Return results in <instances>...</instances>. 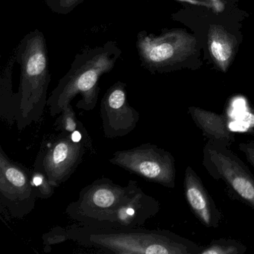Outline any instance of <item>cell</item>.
<instances>
[{"instance_id":"obj_1","label":"cell","mask_w":254,"mask_h":254,"mask_svg":"<svg viewBox=\"0 0 254 254\" xmlns=\"http://www.w3.org/2000/svg\"><path fill=\"white\" fill-rule=\"evenodd\" d=\"M160 209L158 200L137 181L130 180L123 187L102 177L84 187L65 212L75 222L90 227L135 228L144 227Z\"/></svg>"},{"instance_id":"obj_2","label":"cell","mask_w":254,"mask_h":254,"mask_svg":"<svg viewBox=\"0 0 254 254\" xmlns=\"http://www.w3.org/2000/svg\"><path fill=\"white\" fill-rule=\"evenodd\" d=\"M66 240L116 254H198L202 247L167 230L103 228L72 224L65 228Z\"/></svg>"},{"instance_id":"obj_3","label":"cell","mask_w":254,"mask_h":254,"mask_svg":"<svg viewBox=\"0 0 254 254\" xmlns=\"http://www.w3.org/2000/svg\"><path fill=\"white\" fill-rule=\"evenodd\" d=\"M121 55V49L114 41L77 54L70 69L49 96L47 107L50 115H59L78 95L81 99L77 102V108L93 111L99 99V78L114 69Z\"/></svg>"},{"instance_id":"obj_4","label":"cell","mask_w":254,"mask_h":254,"mask_svg":"<svg viewBox=\"0 0 254 254\" xmlns=\"http://www.w3.org/2000/svg\"><path fill=\"white\" fill-rule=\"evenodd\" d=\"M20 66L18 92L14 94L15 123L23 130L42 118L47 106V92L51 81L45 37L36 29L28 33L16 50Z\"/></svg>"},{"instance_id":"obj_5","label":"cell","mask_w":254,"mask_h":254,"mask_svg":"<svg viewBox=\"0 0 254 254\" xmlns=\"http://www.w3.org/2000/svg\"><path fill=\"white\" fill-rule=\"evenodd\" d=\"M90 151H93V141L79 134L61 132L54 139L41 144L33 170L44 174L57 188L72 176Z\"/></svg>"},{"instance_id":"obj_6","label":"cell","mask_w":254,"mask_h":254,"mask_svg":"<svg viewBox=\"0 0 254 254\" xmlns=\"http://www.w3.org/2000/svg\"><path fill=\"white\" fill-rule=\"evenodd\" d=\"M229 145L209 139L203 150V166L214 179L254 209V175Z\"/></svg>"},{"instance_id":"obj_7","label":"cell","mask_w":254,"mask_h":254,"mask_svg":"<svg viewBox=\"0 0 254 254\" xmlns=\"http://www.w3.org/2000/svg\"><path fill=\"white\" fill-rule=\"evenodd\" d=\"M108 161L146 181L166 188L175 187V157L154 144L144 143L130 149L115 151Z\"/></svg>"},{"instance_id":"obj_8","label":"cell","mask_w":254,"mask_h":254,"mask_svg":"<svg viewBox=\"0 0 254 254\" xmlns=\"http://www.w3.org/2000/svg\"><path fill=\"white\" fill-rule=\"evenodd\" d=\"M38 199L32 171L11 160L0 146V206L10 216L23 219Z\"/></svg>"},{"instance_id":"obj_9","label":"cell","mask_w":254,"mask_h":254,"mask_svg":"<svg viewBox=\"0 0 254 254\" xmlns=\"http://www.w3.org/2000/svg\"><path fill=\"white\" fill-rule=\"evenodd\" d=\"M196 39L184 30H171L156 36L141 31L136 49L142 66L151 72L184 61L195 51Z\"/></svg>"},{"instance_id":"obj_10","label":"cell","mask_w":254,"mask_h":254,"mask_svg":"<svg viewBox=\"0 0 254 254\" xmlns=\"http://www.w3.org/2000/svg\"><path fill=\"white\" fill-rule=\"evenodd\" d=\"M126 83L117 81L104 95L100 115L104 135L108 139L131 133L139 121V114L127 102Z\"/></svg>"},{"instance_id":"obj_11","label":"cell","mask_w":254,"mask_h":254,"mask_svg":"<svg viewBox=\"0 0 254 254\" xmlns=\"http://www.w3.org/2000/svg\"><path fill=\"white\" fill-rule=\"evenodd\" d=\"M184 185L187 203L196 218L205 227H218L221 218V212L201 179L191 166L186 169Z\"/></svg>"},{"instance_id":"obj_12","label":"cell","mask_w":254,"mask_h":254,"mask_svg":"<svg viewBox=\"0 0 254 254\" xmlns=\"http://www.w3.org/2000/svg\"><path fill=\"white\" fill-rule=\"evenodd\" d=\"M189 113L203 135L209 139L223 142L230 146L236 141L234 133L228 127L224 114H218L197 107H190Z\"/></svg>"},{"instance_id":"obj_13","label":"cell","mask_w":254,"mask_h":254,"mask_svg":"<svg viewBox=\"0 0 254 254\" xmlns=\"http://www.w3.org/2000/svg\"><path fill=\"white\" fill-rule=\"evenodd\" d=\"M236 41L220 26H211L208 33V47L211 57L216 64L225 72L233 61L236 51Z\"/></svg>"},{"instance_id":"obj_14","label":"cell","mask_w":254,"mask_h":254,"mask_svg":"<svg viewBox=\"0 0 254 254\" xmlns=\"http://www.w3.org/2000/svg\"><path fill=\"white\" fill-rule=\"evenodd\" d=\"M15 55L8 61L1 75L0 87V116L10 126L15 123L14 94L12 91V69L15 62Z\"/></svg>"},{"instance_id":"obj_15","label":"cell","mask_w":254,"mask_h":254,"mask_svg":"<svg viewBox=\"0 0 254 254\" xmlns=\"http://www.w3.org/2000/svg\"><path fill=\"white\" fill-rule=\"evenodd\" d=\"M56 131L79 134L89 141H92L91 137L84 127V123H81L76 117L75 111L72 105L69 104L62 110L59 117L56 119L54 123Z\"/></svg>"},{"instance_id":"obj_16","label":"cell","mask_w":254,"mask_h":254,"mask_svg":"<svg viewBox=\"0 0 254 254\" xmlns=\"http://www.w3.org/2000/svg\"><path fill=\"white\" fill-rule=\"evenodd\" d=\"M247 249L243 244L234 239H219L202 248L198 254H242Z\"/></svg>"},{"instance_id":"obj_17","label":"cell","mask_w":254,"mask_h":254,"mask_svg":"<svg viewBox=\"0 0 254 254\" xmlns=\"http://www.w3.org/2000/svg\"><path fill=\"white\" fill-rule=\"evenodd\" d=\"M33 181L38 191V198L47 199L52 197L55 192V187L49 182L48 179L44 174L32 170Z\"/></svg>"},{"instance_id":"obj_18","label":"cell","mask_w":254,"mask_h":254,"mask_svg":"<svg viewBox=\"0 0 254 254\" xmlns=\"http://www.w3.org/2000/svg\"><path fill=\"white\" fill-rule=\"evenodd\" d=\"M84 0H46L48 8L58 14H69L73 11Z\"/></svg>"},{"instance_id":"obj_19","label":"cell","mask_w":254,"mask_h":254,"mask_svg":"<svg viewBox=\"0 0 254 254\" xmlns=\"http://www.w3.org/2000/svg\"><path fill=\"white\" fill-rule=\"evenodd\" d=\"M42 239L46 248L47 247L50 248L52 245H57L67 241L65 235V228L61 227H55L48 233H45L42 236Z\"/></svg>"},{"instance_id":"obj_20","label":"cell","mask_w":254,"mask_h":254,"mask_svg":"<svg viewBox=\"0 0 254 254\" xmlns=\"http://www.w3.org/2000/svg\"><path fill=\"white\" fill-rule=\"evenodd\" d=\"M239 149L245 154L248 163L254 167V141L241 142L239 144Z\"/></svg>"},{"instance_id":"obj_21","label":"cell","mask_w":254,"mask_h":254,"mask_svg":"<svg viewBox=\"0 0 254 254\" xmlns=\"http://www.w3.org/2000/svg\"><path fill=\"white\" fill-rule=\"evenodd\" d=\"M244 124L247 125L248 131L254 135V109L248 111L244 118Z\"/></svg>"}]
</instances>
